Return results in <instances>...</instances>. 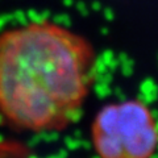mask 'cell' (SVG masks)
Here are the masks:
<instances>
[{
  "label": "cell",
  "mask_w": 158,
  "mask_h": 158,
  "mask_svg": "<svg viewBox=\"0 0 158 158\" xmlns=\"http://www.w3.org/2000/svg\"><path fill=\"white\" fill-rule=\"evenodd\" d=\"M96 66L92 44L57 21L0 31V120L28 133L65 131L81 116Z\"/></svg>",
  "instance_id": "cell-1"
},
{
  "label": "cell",
  "mask_w": 158,
  "mask_h": 158,
  "mask_svg": "<svg viewBox=\"0 0 158 158\" xmlns=\"http://www.w3.org/2000/svg\"><path fill=\"white\" fill-rule=\"evenodd\" d=\"M90 138L98 158H153L158 152V118L141 99L111 102L96 112Z\"/></svg>",
  "instance_id": "cell-2"
}]
</instances>
